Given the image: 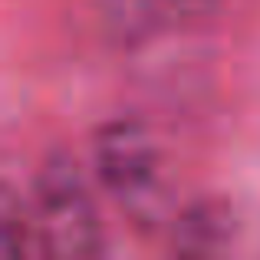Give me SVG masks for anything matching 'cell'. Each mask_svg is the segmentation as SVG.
I'll use <instances>...</instances> for the list:
<instances>
[{
  "label": "cell",
  "instance_id": "1",
  "mask_svg": "<svg viewBox=\"0 0 260 260\" xmlns=\"http://www.w3.org/2000/svg\"><path fill=\"white\" fill-rule=\"evenodd\" d=\"M92 161L102 188L142 228L172 217V178L155 139L132 119H115L95 132Z\"/></svg>",
  "mask_w": 260,
  "mask_h": 260
},
{
  "label": "cell",
  "instance_id": "2",
  "mask_svg": "<svg viewBox=\"0 0 260 260\" xmlns=\"http://www.w3.org/2000/svg\"><path fill=\"white\" fill-rule=\"evenodd\" d=\"M33 228L40 250L53 257H99L106 250L102 221L79 168L50 155L33 181Z\"/></svg>",
  "mask_w": 260,
  "mask_h": 260
},
{
  "label": "cell",
  "instance_id": "3",
  "mask_svg": "<svg viewBox=\"0 0 260 260\" xmlns=\"http://www.w3.org/2000/svg\"><path fill=\"white\" fill-rule=\"evenodd\" d=\"M175 237L181 244V250H217V244L224 241V224H221V214L211 208H191V211H181L178 214V224H175Z\"/></svg>",
  "mask_w": 260,
  "mask_h": 260
}]
</instances>
